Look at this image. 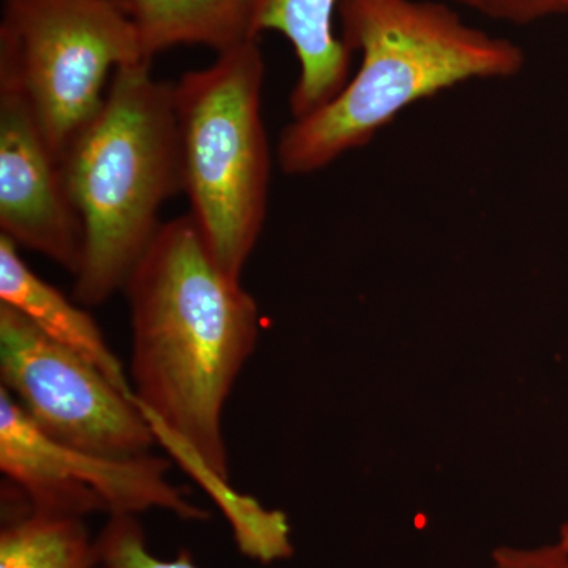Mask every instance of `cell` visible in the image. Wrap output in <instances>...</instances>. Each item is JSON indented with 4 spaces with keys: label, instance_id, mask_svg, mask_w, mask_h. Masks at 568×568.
Segmentation results:
<instances>
[{
    "label": "cell",
    "instance_id": "cell-1",
    "mask_svg": "<svg viewBox=\"0 0 568 568\" xmlns=\"http://www.w3.org/2000/svg\"><path fill=\"white\" fill-rule=\"evenodd\" d=\"M133 399L185 467L230 480L223 414L261 315L213 260L190 213L164 222L125 286Z\"/></svg>",
    "mask_w": 568,
    "mask_h": 568
},
{
    "label": "cell",
    "instance_id": "cell-2",
    "mask_svg": "<svg viewBox=\"0 0 568 568\" xmlns=\"http://www.w3.org/2000/svg\"><path fill=\"white\" fill-rule=\"evenodd\" d=\"M338 18L361 67L334 100L284 126L276 148L284 174L317 173L410 104L470 80H510L526 65L515 41L466 24L436 0H343Z\"/></svg>",
    "mask_w": 568,
    "mask_h": 568
},
{
    "label": "cell",
    "instance_id": "cell-3",
    "mask_svg": "<svg viewBox=\"0 0 568 568\" xmlns=\"http://www.w3.org/2000/svg\"><path fill=\"white\" fill-rule=\"evenodd\" d=\"M61 164L84 231L74 301L100 306L125 290L164 203L183 192L174 84L153 77L152 61L119 67Z\"/></svg>",
    "mask_w": 568,
    "mask_h": 568
},
{
    "label": "cell",
    "instance_id": "cell-4",
    "mask_svg": "<svg viewBox=\"0 0 568 568\" xmlns=\"http://www.w3.org/2000/svg\"><path fill=\"white\" fill-rule=\"evenodd\" d=\"M260 39L216 52L174 82L183 192L216 264L241 280L263 233L272 159Z\"/></svg>",
    "mask_w": 568,
    "mask_h": 568
},
{
    "label": "cell",
    "instance_id": "cell-5",
    "mask_svg": "<svg viewBox=\"0 0 568 568\" xmlns=\"http://www.w3.org/2000/svg\"><path fill=\"white\" fill-rule=\"evenodd\" d=\"M151 61L115 0H2L0 88L20 93L59 160L119 67Z\"/></svg>",
    "mask_w": 568,
    "mask_h": 568
},
{
    "label": "cell",
    "instance_id": "cell-6",
    "mask_svg": "<svg viewBox=\"0 0 568 568\" xmlns=\"http://www.w3.org/2000/svg\"><path fill=\"white\" fill-rule=\"evenodd\" d=\"M0 387L43 435L114 458L151 454L156 437L134 403L91 362L0 304Z\"/></svg>",
    "mask_w": 568,
    "mask_h": 568
},
{
    "label": "cell",
    "instance_id": "cell-7",
    "mask_svg": "<svg viewBox=\"0 0 568 568\" xmlns=\"http://www.w3.org/2000/svg\"><path fill=\"white\" fill-rule=\"evenodd\" d=\"M0 470L29 507L43 514L85 518L106 511L138 517L163 510L183 521H207L182 488L168 480L170 463L144 455L104 457L50 439L0 387Z\"/></svg>",
    "mask_w": 568,
    "mask_h": 568
},
{
    "label": "cell",
    "instance_id": "cell-8",
    "mask_svg": "<svg viewBox=\"0 0 568 568\" xmlns=\"http://www.w3.org/2000/svg\"><path fill=\"white\" fill-rule=\"evenodd\" d=\"M0 234L71 275L81 267L84 231L61 160L20 93L0 88Z\"/></svg>",
    "mask_w": 568,
    "mask_h": 568
},
{
    "label": "cell",
    "instance_id": "cell-9",
    "mask_svg": "<svg viewBox=\"0 0 568 568\" xmlns=\"http://www.w3.org/2000/svg\"><path fill=\"white\" fill-rule=\"evenodd\" d=\"M343 0H250V37L278 32L293 47L298 77L290 95L293 119L334 100L351 78L353 52L335 31Z\"/></svg>",
    "mask_w": 568,
    "mask_h": 568
},
{
    "label": "cell",
    "instance_id": "cell-10",
    "mask_svg": "<svg viewBox=\"0 0 568 568\" xmlns=\"http://www.w3.org/2000/svg\"><path fill=\"white\" fill-rule=\"evenodd\" d=\"M0 304L24 316L52 342L73 351L100 369L123 394L133 396L122 362L108 345L99 324L80 304L44 282L26 264L20 248L0 234Z\"/></svg>",
    "mask_w": 568,
    "mask_h": 568
},
{
    "label": "cell",
    "instance_id": "cell-11",
    "mask_svg": "<svg viewBox=\"0 0 568 568\" xmlns=\"http://www.w3.org/2000/svg\"><path fill=\"white\" fill-rule=\"evenodd\" d=\"M145 58L175 47L216 52L252 39L250 0H125Z\"/></svg>",
    "mask_w": 568,
    "mask_h": 568
},
{
    "label": "cell",
    "instance_id": "cell-12",
    "mask_svg": "<svg viewBox=\"0 0 568 568\" xmlns=\"http://www.w3.org/2000/svg\"><path fill=\"white\" fill-rule=\"evenodd\" d=\"M97 537L84 518L31 510L0 530V568H97Z\"/></svg>",
    "mask_w": 568,
    "mask_h": 568
},
{
    "label": "cell",
    "instance_id": "cell-13",
    "mask_svg": "<svg viewBox=\"0 0 568 568\" xmlns=\"http://www.w3.org/2000/svg\"><path fill=\"white\" fill-rule=\"evenodd\" d=\"M100 564L108 568H200L186 549L174 559L153 555L138 517L112 515L97 536Z\"/></svg>",
    "mask_w": 568,
    "mask_h": 568
},
{
    "label": "cell",
    "instance_id": "cell-14",
    "mask_svg": "<svg viewBox=\"0 0 568 568\" xmlns=\"http://www.w3.org/2000/svg\"><path fill=\"white\" fill-rule=\"evenodd\" d=\"M481 17L511 26H530L566 17L568 0H454Z\"/></svg>",
    "mask_w": 568,
    "mask_h": 568
},
{
    "label": "cell",
    "instance_id": "cell-15",
    "mask_svg": "<svg viewBox=\"0 0 568 568\" xmlns=\"http://www.w3.org/2000/svg\"><path fill=\"white\" fill-rule=\"evenodd\" d=\"M496 568H568V551L558 541L534 548L497 547L493 551Z\"/></svg>",
    "mask_w": 568,
    "mask_h": 568
},
{
    "label": "cell",
    "instance_id": "cell-16",
    "mask_svg": "<svg viewBox=\"0 0 568 568\" xmlns=\"http://www.w3.org/2000/svg\"><path fill=\"white\" fill-rule=\"evenodd\" d=\"M558 544L568 551V523L560 529Z\"/></svg>",
    "mask_w": 568,
    "mask_h": 568
},
{
    "label": "cell",
    "instance_id": "cell-17",
    "mask_svg": "<svg viewBox=\"0 0 568 568\" xmlns=\"http://www.w3.org/2000/svg\"><path fill=\"white\" fill-rule=\"evenodd\" d=\"M115 2L121 3V6L123 7V9H125V10H126V7H125V0H115Z\"/></svg>",
    "mask_w": 568,
    "mask_h": 568
},
{
    "label": "cell",
    "instance_id": "cell-18",
    "mask_svg": "<svg viewBox=\"0 0 568 568\" xmlns=\"http://www.w3.org/2000/svg\"><path fill=\"white\" fill-rule=\"evenodd\" d=\"M97 568H108V567H104V566H102V564H100V567H97Z\"/></svg>",
    "mask_w": 568,
    "mask_h": 568
},
{
    "label": "cell",
    "instance_id": "cell-19",
    "mask_svg": "<svg viewBox=\"0 0 568 568\" xmlns=\"http://www.w3.org/2000/svg\"><path fill=\"white\" fill-rule=\"evenodd\" d=\"M491 568H496L495 566H491Z\"/></svg>",
    "mask_w": 568,
    "mask_h": 568
}]
</instances>
